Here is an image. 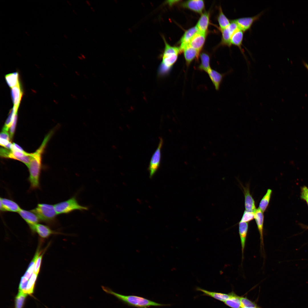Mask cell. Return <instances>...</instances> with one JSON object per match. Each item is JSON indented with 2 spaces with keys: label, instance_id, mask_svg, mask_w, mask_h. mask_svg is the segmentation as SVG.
I'll list each match as a JSON object with an SVG mask.
<instances>
[{
  "label": "cell",
  "instance_id": "8d00e7d4",
  "mask_svg": "<svg viewBox=\"0 0 308 308\" xmlns=\"http://www.w3.org/2000/svg\"><path fill=\"white\" fill-rule=\"evenodd\" d=\"M0 139L9 141L11 140L9 133L8 132V131L2 129L0 135Z\"/></svg>",
  "mask_w": 308,
  "mask_h": 308
},
{
  "label": "cell",
  "instance_id": "7c38bea8",
  "mask_svg": "<svg viewBox=\"0 0 308 308\" xmlns=\"http://www.w3.org/2000/svg\"><path fill=\"white\" fill-rule=\"evenodd\" d=\"M232 71V70H230L226 73L221 74L211 68L208 71L207 73L215 89L218 90L220 88V85L224 76Z\"/></svg>",
  "mask_w": 308,
  "mask_h": 308
},
{
  "label": "cell",
  "instance_id": "44dd1931",
  "mask_svg": "<svg viewBox=\"0 0 308 308\" xmlns=\"http://www.w3.org/2000/svg\"><path fill=\"white\" fill-rule=\"evenodd\" d=\"M244 32L240 29H239L232 35L231 39V44L237 46L240 50L241 52L246 59V57L244 52V51L242 48V42L244 38Z\"/></svg>",
  "mask_w": 308,
  "mask_h": 308
},
{
  "label": "cell",
  "instance_id": "603a6c76",
  "mask_svg": "<svg viewBox=\"0 0 308 308\" xmlns=\"http://www.w3.org/2000/svg\"><path fill=\"white\" fill-rule=\"evenodd\" d=\"M210 14L205 12L202 14L199 19L196 26L199 31L206 33L209 23Z\"/></svg>",
  "mask_w": 308,
  "mask_h": 308
},
{
  "label": "cell",
  "instance_id": "484cf974",
  "mask_svg": "<svg viewBox=\"0 0 308 308\" xmlns=\"http://www.w3.org/2000/svg\"><path fill=\"white\" fill-rule=\"evenodd\" d=\"M5 78L7 84L11 88L20 84L19 73L17 72L7 74L5 76Z\"/></svg>",
  "mask_w": 308,
  "mask_h": 308
},
{
  "label": "cell",
  "instance_id": "d6986e66",
  "mask_svg": "<svg viewBox=\"0 0 308 308\" xmlns=\"http://www.w3.org/2000/svg\"><path fill=\"white\" fill-rule=\"evenodd\" d=\"M184 57L187 66L190 64L195 58H198L200 51L191 46L189 45L185 46L183 49Z\"/></svg>",
  "mask_w": 308,
  "mask_h": 308
},
{
  "label": "cell",
  "instance_id": "cb8c5ba5",
  "mask_svg": "<svg viewBox=\"0 0 308 308\" xmlns=\"http://www.w3.org/2000/svg\"><path fill=\"white\" fill-rule=\"evenodd\" d=\"M201 63L198 67V70L207 73L211 68L210 65V57L205 53H202L200 55Z\"/></svg>",
  "mask_w": 308,
  "mask_h": 308
},
{
  "label": "cell",
  "instance_id": "60d3db41",
  "mask_svg": "<svg viewBox=\"0 0 308 308\" xmlns=\"http://www.w3.org/2000/svg\"><path fill=\"white\" fill-rule=\"evenodd\" d=\"M80 54L81 56V57L83 58V59H85L86 58V57L83 54Z\"/></svg>",
  "mask_w": 308,
  "mask_h": 308
},
{
  "label": "cell",
  "instance_id": "ba28073f",
  "mask_svg": "<svg viewBox=\"0 0 308 308\" xmlns=\"http://www.w3.org/2000/svg\"><path fill=\"white\" fill-rule=\"evenodd\" d=\"M263 12L262 11L253 16L242 17L234 20L239 29L245 32L250 29L254 23L259 19Z\"/></svg>",
  "mask_w": 308,
  "mask_h": 308
},
{
  "label": "cell",
  "instance_id": "f546056e",
  "mask_svg": "<svg viewBox=\"0 0 308 308\" xmlns=\"http://www.w3.org/2000/svg\"><path fill=\"white\" fill-rule=\"evenodd\" d=\"M219 14L218 20L221 30L227 28L229 25L230 21L226 17L223 12L221 7L219 9Z\"/></svg>",
  "mask_w": 308,
  "mask_h": 308
},
{
  "label": "cell",
  "instance_id": "5b68a950",
  "mask_svg": "<svg viewBox=\"0 0 308 308\" xmlns=\"http://www.w3.org/2000/svg\"><path fill=\"white\" fill-rule=\"evenodd\" d=\"M0 155L3 158L11 159L20 161L27 167L30 162L31 153H27L23 149L17 148L13 143L11 149L5 148H1Z\"/></svg>",
  "mask_w": 308,
  "mask_h": 308
},
{
  "label": "cell",
  "instance_id": "9a60e30c",
  "mask_svg": "<svg viewBox=\"0 0 308 308\" xmlns=\"http://www.w3.org/2000/svg\"><path fill=\"white\" fill-rule=\"evenodd\" d=\"M206 33L199 31L192 39L189 45L200 51L205 41Z\"/></svg>",
  "mask_w": 308,
  "mask_h": 308
},
{
  "label": "cell",
  "instance_id": "3957f363",
  "mask_svg": "<svg viewBox=\"0 0 308 308\" xmlns=\"http://www.w3.org/2000/svg\"><path fill=\"white\" fill-rule=\"evenodd\" d=\"M163 37L165 47L161 55L162 60L158 70V74L161 76L168 74L177 60L179 54L181 52L179 47L170 45L164 37L163 36Z\"/></svg>",
  "mask_w": 308,
  "mask_h": 308
},
{
  "label": "cell",
  "instance_id": "bcb514c9",
  "mask_svg": "<svg viewBox=\"0 0 308 308\" xmlns=\"http://www.w3.org/2000/svg\"><path fill=\"white\" fill-rule=\"evenodd\" d=\"M257 308V307H250V308Z\"/></svg>",
  "mask_w": 308,
  "mask_h": 308
},
{
  "label": "cell",
  "instance_id": "b9f144b4",
  "mask_svg": "<svg viewBox=\"0 0 308 308\" xmlns=\"http://www.w3.org/2000/svg\"><path fill=\"white\" fill-rule=\"evenodd\" d=\"M90 8H91V9L92 10V11H93V12H94V11H95V9H94V8H93V7H90Z\"/></svg>",
  "mask_w": 308,
  "mask_h": 308
},
{
  "label": "cell",
  "instance_id": "836d02e7",
  "mask_svg": "<svg viewBox=\"0 0 308 308\" xmlns=\"http://www.w3.org/2000/svg\"><path fill=\"white\" fill-rule=\"evenodd\" d=\"M241 307L249 308L252 307H256V305L246 298L240 297Z\"/></svg>",
  "mask_w": 308,
  "mask_h": 308
},
{
  "label": "cell",
  "instance_id": "ab89813d",
  "mask_svg": "<svg viewBox=\"0 0 308 308\" xmlns=\"http://www.w3.org/2000/svg\"><path fill=\"white\" fill-rule=\"evenodd\" d=\"M86 4L89 6L91 5V4L89 1L86 0Z\"/></svg>",
  "mask_w": 308,
  "mask_h": 308
},
{
  "label": "cell",
  "instance_id": "7a4b0ae2",
  "mask_svg": "<svg viewBox=\"0 0 308 308\" xmlns=\"http://www.w3.org/2000/svg\"><path fill=\"white\" fill-rule=\"evenodd\" d=\"M102 289L106 293L112 295L119 300L127 305L138 308H148L151 306H162L167 305L158 303L141 297L133 295H125L113 291L109 288L102 286Z\"/></svg>",
  "mask_w": 308,
  "mask_h": 308
},
{
  "label": "cell",
  "instance_id": "ac0fdd59",
  "mask_svg": "<svg viewBox=\"0 0 308 308\" xmlns=\"http://www.w3.org/2000/svg\"><path fill=\"white\" fill-rule=\"evenodd\" d=\"M199 31L198 28L196 26L189 29L185 32L180 41L181 45L179 48L181 52L183 48L189 45L193 38Z\"/></svg>",
  "mask_w": 308,
  "mask_h": 308
},
{
  "label": "cell",
  "instance_id": "2e32d148",
  "mask_svg": "<svg viewBox=\"0 0 308 308\" xmlns=\"http://www.w3.org/2000/svg\"><path fill=\"white\" fill-rule=\"evenodd\" d=\"M182 6L199 13H201L204 7L203 1L200 0H189L182 4Z\"/></svg>",
  "mask_w": 308,
  "mask_h": 308
},
{
  "label": "cell",
  "instance_id": "7402d4cb",
  "mask_svg": "<svg viewBox=\"0 0 308 308\" xmlns=\"http://www.w3.org/2000/svg\"><path fill=\"white\" fill-rule=\"evenodd\" d=\"M11 94L14 106L19 107L23 95L20 84L11 88Z\"/></svg>",
  "mask_w": 308,
  "mask_h": 308
},
{
  "label": "cell",
  "instance_id": "d4e9b609",
  "mask_svg": "<svg viewBox=\"0 0 308 308\" xmlns=\"http://www.w3.org/2000/svg\"><path fill=\"white\" fill-rule=\"evenodd\" d=\"M18 107L14 106L10 110L2 129L8 131L11 126L15 115L17 113Z\"/></svg>",
  "mask_w": 308,
  "mask_h": 308
},
{
  "label": "cell",
  "instance_id": "52a82bcc",
  "mask_svg": "<svg viewBox=\"0 0 308 308\" xmlns=\"http://www.w3.org/2000/svg\"><path fill=\"white\" fill-rule=\"evenodd\" d=\"M163 143V139L160 138L158 147L151 159L148 169L149 173V177L151 178L155 175L160 166L161 149Z\"/></svg>",
  "mask_w": 308,
  "mask_h": 308
},
{
  "label": "cell",
  "instance_id": "e575fe53",
  "mask_svg": "<svg viewBox=\"0 0 308 308\" xmlns=\"http://www.w3.org/2000/svg\"><path fill=\"white\" fill-rule=\"evenodd\" d=\"M45 251L44 252H43L41 254H40L39 255L35 263L34 273L38 275L40 271L42 258L44 254Z\"/></svg>",
  "mask_w": 308,
  "mask_h": 308
},
{
  "label": "cell",
  "instance_id": "f35d334b",
  "mask_svg": "<svg viewBox=\"0 0 308 308\" xmlns=\"http://www.w3.org/2000/svg\"><path fill=\"white\" fill-rule=\"evenodd\" d=\"M303 62L305 67L308 70V64H307L305 62V61H303Z\"/></svg>",
  "mask_w": 308,
  "mask_h": 308
},
{
  "label": "cell",
  "instance_id": "f1b7e54d",
  "mask_svg": "<svg viewBox=\"0 0 308 308\" xmlns=\"http://www.w3.org/2000/svg\"><path fill=\"white\" fill-rule=\"evenodd\" d=\"M227 305L232 308H240L241 303L240 297L231 294L230 297L224 302Z\"/></svg>",
  "mask_w": 308,
  "mask_h": 308
},
{
  "label": "cell",
  "instance_id": "6da1fadb",
  "mask_svg": "<svg viewBox=\"0 0 308 308\" xmlns=\"http://www.w3.org/2000/svg\"><path fill=\"white\" fill-rule=\"evenodd\" d=\"M53 133V131L48 133L45 137L39 148L34 153H31L30 162L27 167L29 174L28 181L30 184V190L32 191L40 188L42 155Z\"/></svg>",
  "mask_w": 308,
  "mask_h": 308
},
{
  "label": "cell",
  "instance_id": "4dcf8cb0",
  "mask_svg": "<svg viewBox=\"0 0 308 308\" xmlns=\"http://www.w3.org/2000/svg\"><path fill=\"white\" fill-rule=\"evenodd\" d=\"M27 295L19 291L15 298V308H23Z\"/></svg>",
  "mask_w": 308,
  "mask_h": 308
},
{
  "label": "cell",
  "instance_id": "7dc6e473",
  "mask_svg": "<svg viewBox=\"0 0 308 308\" xmlns=\"http://www.w3.org/2000/svg\"><path fill=\"white\" fill-rule=\"evenodd\" d=\"M240 308H247L245 307H241Z\"/></svg>",
  "mask_w": 308,
  "mask_h": 308
},
{
  "label": "cell",
  "instance_id": "ee69618b",
  "mask_svg": "<svg viewBox=\"0 0 308 308\" xmlns=\"http://www.w3.org/2000/svg\"><path fill=\"white\" fill-rule=\"evenodd\" d=\"M73 12L74 13V14H77V13L73 9Z\"/></svg>",
  "mask_w": 308,
  "mask_h": 308
},
{
  "label": "cell",
  "instance_id": "8992f818",
  "mask_svg": "<svg viewBox=\"0 0 308 308\" xmlns=\"http://www.w3.org/2000/svg\"><path fill=\"white\" fill-rule=\"evenodd\" d=\"M54 205L57 215L68 214L75 210L83 211L88 209L87 207L82 206L78 203L75 196Z\"/></svg>",
  "mask_w": 308,
  "mask_h": 308
},
{
  "label": "cell",
  "instance_id": "e0dca14e",
  "mask_svg": "<svg viewBox=\"0 0 308 308\" xmlns=\"http://www.w3.org/2000/svg\"><path fill=\"white\" fill-rule=\"evenodd\" d=\"M31 229L32 231L37 233L41 237L44 238H48L51 234L59 233L51 230L47 226L38 223L34 226Z\"/></svg>",
  "mask_w": 308,
  "mask_h": 308
},
{
  "label": "cell",
  "instance_id": "30bf717a",
  "mask_svg": "<svg viewBox=\"0 0 308 308\" xmlns=\"http://www.w3.org/2000/svg\"><path fill=\"white\" fill-rule=\"evenodd\" d=\"M18 213L26 222L31 229L40 221L37 215L31 210L21 209Z\"/></svg>",
  "mask_w": 308,
  "mask_h": 308
},
{
  "label": "cell",
  "instance_id": "7bdbcfd3",
  "mask_svg": "<svg viewBox=\"0 0 308 308\" xmlns=\"http://www.w3.org/2000/svg\"><path fill=\"white\" fill-rule=\"evenodd\" d=\"M78 57L80 60H82L83 59V58L81 56H78Z\"/></svg>",
  "mask_w": 308,
  "mask_h": 308
},
{
  "label": "cell",
  "instance_id": "1f68e13d",
  "mask_svg": "<svg viewBox=\"0 0 308 308\" xmlns=\"http://www.w3.org/2000/svg\"><path fill=\"white\" fill-rule=\"evenodd\" d=\"M38 275V274L33 273L28 282L25 293L28 295H31L33 293Z\"/></svg>",
  "mask_w": 308,
  "mask_h": 308
},
{
  "label": "cell",
  "instance_id": "74e56055",
  "mask_svg": "<svg viewBox=\"0 0 308 308\" xmlns=\"http://www.w3.org/2000/svg\"><path fill=\"white\" fill-rule=\"evenodd\" d=\"M179 1H168L167 3H168V4L169 5L171 6L172 5H173L174 4L178 2Z\"/></svg>",
  "mask_w": 308,
  "mask_h": 308
},
{
  "label": "cell",
  "instance_id": "ffe728a7",
  "mask_svg": "<svg viewBox=\"0 0 308 308\" xmlns=\"http://www.w3.org/2000/svg\"><path fill=\"white\" fill-rule=\"evenodd\" d=\"M197 291L203 293V295L212 297L218 300L224 302L231 296V294H226L216 292L210 291L200 287L196 288Z\"/></svg>",
  "mask_w": 308,
  "mask_h": 308
},
{
  "label": "cell",
  "instance_id": "9c48e42d",
  "mask_svg": "<svg viewBox=\"0 0 308 308\" xmlns=\"http://www.w3.org/2000/svg\"><path fill=\"white\" fill-rule=\"evenodd\" d=\"M264 212L259 208L256 209L254 212V219L260 236V246L261 251L264 252L263 238Z\"/></svg>",
  "mask_w": 308,
  "mask_h": 308
},
{
  "label": "cell",
  "instance_id": "5bb4252c",
  "mask_svg": "<svg viewBox=\"0 0 308 308\" xmlns=\"http://www.w3.org/2000/svg\"><path fill=\"white\" fill-rule=\"evenodd\" d=\"M239 233L241 246L242 259L243 260L244 254L248 229V223L240 221L239 223Z\"/></svg>",
  "mask_w": 308,
  "mask_h": 308
},
{
  "label": "cell",
  "instance_id": "d590c367",
  "mask_svg": "<svg viewBox=\"0 0 308 308\" xmlns=\"http://www.w3.org/2000/svg\"><path fill=\"white\" fill-rule=\"evenodd\" d=\"M301 198L308 202V188L304 186L301 189Z\"/></svg>",
  "mask_w": 308,
  "mask_h": 308
},
{
  "label": "cell",
  "instance_id": "f6af8a7d",
  "mask_svg": "<svg viewBox=\"0 0 308 308\" xmlns=\"http://www.w3.org/2000/svg\"><path fill=\"white\" fill-rule=\"evenodd\" d=\"M67 2H68V4L70 5H71V3L69 1H67Z\"/></svg>",
  "mask_w": 308,
  "mask_h": 308
},
{
  "label": "cell",
  "instance_id": "4fadbf2b",
  "mask_svg": "<svg viewBox=\"0 0 308 308\" xmlns=\"http://www.w3.org/2000/svg\"><path fill=\"white\" fill-rule=\"evenodd\" d=\"M244 196V205L245 210L254 212L256 208L255 201L250 194L248 185L246 187L242 186Z\"/></svg>",
  "mask_w": 308,
  "mask_h": 308
},
{
  "label": "cell",
  "instance_id": "d6a6232c",
  "mask_svg": "<svg viewBox=\"0 0 308 308\" xmlns=\"http://www.w3.org/2000/svg\"><path fill=\"white\" fill-rule=\"evenodd\" d=\"M254 218V212L245 210L240 221L248 223Z\"/></svg>",
  "mask_w": 308,
  "mask_h": 308
},
{
  "label": "cell",
  "instance_id": "4316f807",
  "mask_svg": "<svg viewBox=\"0 0 308 308\" xmlns=\"http://www.w3.org/2000/svg\"><path fill=\"white\" fill-rule=\"evenodd\" d=\"M272 193V190L268 189L260 202L258 208L263 212L265 211L269 205Z\"/></svg>",
  "mask_w": 308,
  "mask_h": 308
},
{
  "label": "cell",
  "instance_id": "c3c4849f",
  "mask_svg": "<svg viewBox=\"0 0 308 308\" xmlns=\"http://www.w3.org/2000/svg\"><path fill=\"white\" fill-rule=\"evenodd\" d=\"M307 204H308V202H307Z\"/></svg>",
  "mask_w": 308,
  "mask_h": 308
},
{
  "label": "cell",
  "instance_id": "277c9868",
  "mask_svg": "<svg viewBox=\"0 0 308 308\" xmlns=\"http://www.w3.org/2000/svg\"><path fill=\"white\" fill-rule=\"evenodd\" d=\"M31 210L37 215L40 221L49 224L54 222L57 215L54 205L46 203H39Z\"/></svg>",
  "mask_w": 308,
  "mask_h": 308
},
{
  "label": "cell",
  "instance_id": "8fae6325",
  "mask_svg": "<svg viewBox=\"0 0 308 308\" xmlns=\"http://www.w3.org/2000/svg\"><path fill=\"white\" fill-rule=\"evenodd\" d=\"M0 210L18 213L21 209L19 205L11 199L0 198Z\"/></svg>",
  "mask_w": 308,
  "mask_h": 308
},
{
  "label": "cell",
  "instance_id": "83f0119b",
  "mask_svg": "<svg viewBox=\"0 0 308 308\" xmlns=\"http://www.w3.org/2000/svg\"><path fill=\"white\" fill-rule=\"evenodd\" d=\"M222 37L221 44L223 45L230 47L232 44L231 42V39L233 33L229 29L228 27L223 29L221 30Z\"/></svg>",
  "mask_w": 308,
  "mask_h": 308
}]
</instances>
